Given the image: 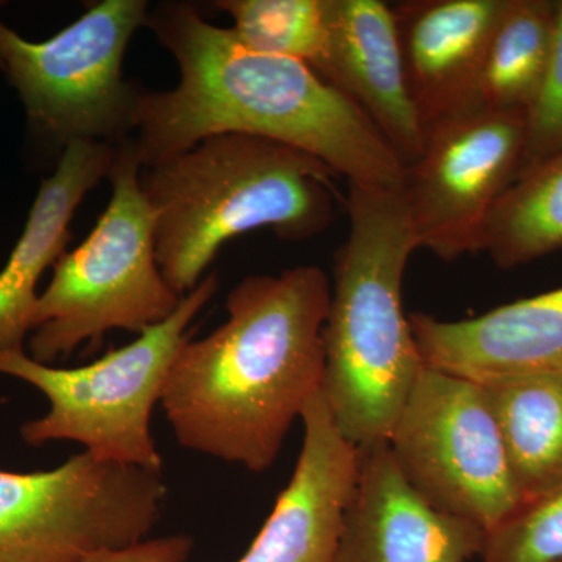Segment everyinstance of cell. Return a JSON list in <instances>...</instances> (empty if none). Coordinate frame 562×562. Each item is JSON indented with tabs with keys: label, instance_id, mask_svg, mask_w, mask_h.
Returning <instances> with one entry per match:
<instances>
[{
	"label": "cell",
	"instance_id": "6da1fadb",
	"mask_svg": "<svg viewBox=\"0 0 562 562\" xmlns=\"http://www.w3.org/2000/svg\"><path fill=\"white\" fill-rule=\"evenodd\" d=\"M146 25L180 79L140 91L132 138L140 168L211 136L249 135L305 151L350 184L401 191L405 166L382 133L305 63L249 49L187 2L160 3Z\"/></svg>",
	"mask_w": 562,
	"mask_h": 562
},
{
	"label": "cell",
	"instance_id": "7a4b0ae2",
	"mask_svg": "<svg viewBox=\"0 0 562 562\" xmlns=\"http://www.w3.org/2000/svg\"><path fill=\"white\" fill-rule=\"evenodd\" d=\"M331 283L317 266L250 276L225 302L227 321L180 347L161 408L184 449L266 472L322 390V331Z\"/></svg>",
	"mask_w": 562,
	"mask_h": 562
},
{
	"label": "cell",
	"instance_id": "3957f363",
	"mask_svg": "<svg viewBox=\"0 0 562 562\" xmlns=\"http://www.w3.org/2000/svg\"><path fill=\"white\" fill-rule=\"evenodd\" d=\"M336 177L305 151L249 135L211 136L140 168L162 277L183 297L236 236L271 228L299 243L319 235L341 199Z\"/></svg>",
	"mask_w": 562,
	"mask_h": 562
},
{
	"label": "cell",
	"instance_id": "277c9868",
	"mask_svg": "<svg viewBox=\"0 0 562 562\" xmlns=\"http://www.w3.org/2000/svg\"><path fill=\"white\" fill-rule=\"evenodd\" d=\"M349 235L335 255L322 397L357 449L387 442L425 368L402 288L417 250L401 191L350 184Z\"/></svg>",
	"mask_w": 562,
	"mask_h": 562
},
{
	"label": "cell",
	"instance_id": "5b68a950",
	"mask_svg": "<svg viewBox=\"0 0 562 562\" xmlns=\"http://www.w3.org/2000/svg\"><path fill=\"white\" fill-rule=\"evenodd\" d=\"M111 199L90 236L66 250L40 294L31 357L50 366L81 344L102 342L111 330L146 331L171 317L181 295L160 271L155 213L143 187L132 139L117 147Z\"/></svg>",
	"mask_w": 562,
	"mask_h": 562
},
{
	"label": "cell",
	"instance_id": "8992f818",
	"mask_svg": "<svg viewBox=\"0 0 562 562\" xmlns=\"http://www.w3.org/2000/svg\"><path fill=\"white\" fill-rule=\"evenodd\" d=\"M217 290L216 273H209L171 317L81 368H52L24 350L0 351V373L32 384L49 401L46 416L22 425V441L32 447L79 442L101 460L161 473L165 462L151 436V413L173 358L190 338L188 328Z\"/></svg>",
	"mask_w": 562,
	"mask_h": 562
},
{
	"label": "cell",
	"instance_id": "52a82bcc",
	"mask_svg": "<svg viewBox=\"0 0 562 562\" xmlns=\"http://www.w3.org/2000/svg\"><path fill=\"white\" fill-rule=\"evenodd\" d=\"M149 10L146 0H102L46 41L25 40L0 21L2 70L36 135L61 149L132 139L143 90L125 81L122 63Z\"/></svg>",
	"mask_w": 562,
	"mask_h": 562
},
{
	"label": "cell",
	"instance_id": "ba28073f",
	"mask_svg": "<svg viewBox=\"0 0 562 562\" xmlns=\"http://www.w3.org/2000/svg\"><path fill=\"white\" fill-rule=\"evenodd\" d=\"M168 498L162 473L72 454L52 471L0 469V562H87L146 541Z\"/></svg>",
	"mask_w": 562,
	"mask_h": 562
},
{
	"label": "cell",
	"instance_id": "9c48e42d",
	"mask_svg": "<svg viewBox=\"0 0 562 562\" xmlns=\"http://www.w3.org/2000/svg\"><path fill=\"white\" fill-rule=\"evenodd\" d=\"M387 446L406 483L438 512L490 531L522 505L482 383L425 366Z\"/></svg>",
	"mask_w": 562,
	"mask_h": 562
},
{
	"label": "cell",
	"instance_id": "30bf717a",
	"mask_svg": "<svg viewBox=\"0 0 562 562\" xmlns=\"http://www.w3.org/2000/svg\"><path fill=\"white\" fill-rule=\"evenodd\" d=\"M525 114L471 106L425 128L401 195L417 249L442 261L480 251L492 206L522 162Z\"/></svg>",
	"mask_w": 562,
	"mask_h": 562
},
{
	"label": "cell",
	"instance_id": "8fae6325",
	"mask_svg": "<svg viewBox=\"0 0 562 562\" xmlns=\"http://www.w3.org/2000/svg\"><path fill=\"white\" fill-rule=\"evenodd\" d=\"M486 531L438 512L403 479L387 442L358 449L335 562H469Z\"/></svg>",
	"mask_w": 562,
	"mask_h": 562
},
{
	"label": "cell",
	"instance_id": "7c38bea8",
	"mask_svg": "<svg viewBox=\"0 0 562 562\" xmlns=\"http://www.w3.org/2000/svg\"><path fill=\"white\" fill-rule=\"evenodd\" d=\"M301 419L305 435L290 483L238 562H335L358 449L333 424L322 392Z\"/></svg>",
	"mask_w": 562,
	"mask_h": 562
},
{
	"label": "cell",
	"instance_id": "4fadbf2b",
	"mask_svg": "<svg viewBox=\"0 0 562 562\" xmlns=\"http://www.w3.org/2000/svg\"><path fill=\"white\" fill-rule=\"evenodd\" d=\"M317 74L382 133L403 166L424 147L425 128L409 94L390 3L328 0V40Z\"/></svg>",
	"mask_w": 562,
	"mask_h": 562
},
{
	"label": "cell",
	"instance_id": "5bb4252c",
	"mask_svg": "<svg viewBox=\"0 0 562 562\" xmlns=\"http://www.w3.org/2000/svg\"><path fill=\"white\" fill-rule=\"evenodd\" d=\"M408 319L428 368L473 382L562 376V288L471 319L442 321L425 313L409 314Z\"/></svg>",
	"mask_w": 562,
	"mask_h": 562
},
{
	"label": "cell",
	"instance_id": "9a60e30c",
	"mask_svg": "<svg viewBox=\"0 0 562 562\" xmlns=\"http://www.w3.org/2000/svg\"><path fill=\"white\" fill-rule=\"evenodd\" d=\"M508 0L391 5L409 94L424 128L475 105L487 47Z\"/></svg>",
	"mask_w": 562,
	"mask_h": 562
},
{
	"label": "cell",
	"instance_id": "2e32d148",
	"mask_svg": "<svg viewBox=\"0 0 562 562\" xmlns=\"http://www.w3.org/2000/svg\"><path fill=\"white\" fill-rule=\"evenodd\" d=\"M117 147L70 143L54 173L41 181L24 232L0 271V351L24 350L33 330L41 276L65 254L74 214L88 192L109 179Z\"/></svg>",
	"mask_w": 562,
	"mask_h": 562
},
{
	"label": "cell",
	"instance_id": "e0dca14e",
	"mask_svg": "<svg viewBox=\"0 0 562 562\" xmlns=\"http://www.w3.org/2000/svg\"><path fill=\"white\" fill-rule=\"evenodd\" d=\"M483 384L522 503L562 490V376L514 375Z\"/></svg>",
	"mask_w": 562,
	"mask_h": 562
},
{
	"label": "cell",
	"instance_id": "ac0fdd59",
	"mask_svg": "<svg viewBox=\"0 0 562 562\" xmlns=\"http://www.w3.org/2000/svg\"><path fill=\"white\" fill-rule=\"evenodd\" d=\"M558 0H508L487 47L475 105L522 113L535 102L552 52Z\"/></svg>",
	"mask_w": 562,
	"mask_h": 562
},
{
	"label": "cell",
	"instance_id": "d6986e66",
	"mask_svg": "<svg viewBox=\"0 0 562 562\" xmlns=\"http://www.w3.org/2000/svg\"><path fill=\"white\" fill-rule=\"evenodd\" d=\"M562 250V150L524 169L492 206L480 251L501 269Z\"/></svg>",
	"mask_w": 562,
	"mask_h": 562
},
{
	"label": "cell",
	"instance_id": "ffe728a7",
	"mask_svg": "<svg viewBox=\"0 0 562 562\" xmlns=\"http://www.w3.org/2000/svg\"><path fill=\"white\" fill-rule=\"evenodd\" d=\"M244 46L319 69L327 50L328 0H220Z\"/></svg>",
	"mask_w": 562,
	"mask_h": 562
},
{
	"label": "cell",
	"instance_id": "44dd1931",
	"mask_svg": "<svg viewBox=\"0 0 562 562\" xmlns=\"http://www.w3.org/2000/svg\"><path fill=\"white\" fill-rule=\"evenodd\" d=\"M482 562H562V490L522 503L486 531Z\"/></svg>",
	"mask_w": 562,
	"mask_h": 562
},
{
	"label": "cell",
	"instance_id": "7402d4cb",
	"mask_svg": "<svg viewBox=\"0 0 562 562\" xmlns=\"http://www.w3.org/2000/svg\"><path fill=\"white\" fill-rule=\"evenodd\" d=\"M562 150V0H558L552 52L541 88L525 116L520 171ZM519 176V173H517Z\"/></svg>",
	"mask_w": 562,
	"mask_h": 562
},
{
	"label": "cell",
	"instance_id": "603a6c76",
	"mask_svg": "<svg viewBox=\"0 0 562 562\" xmlns=\"http://www.w3.org/2000/svg\"><path fill=\"white\" fill-rule=\"evenodd\" d=\"M194 542L187 535L162 536L128 547L95 554L87 562H188Z\"/></svg>",
	"mask_w": 562,
	"mask_h": 562
},
{
	"label": "cell",
	"instance_id": "cb8c5ba5",
	"mask_svg": "<svg viewBox=\"0 0 562 562\" xmlns=\"http://www.w3.org/2000/svg\"><path fill=\"white\" fill-rule=\"evenodd\" d=\"M0 69H2V61H0Z\"/></svg>",
	"mask_w": 562,
	"mask_h": 562
}]
</instances>
